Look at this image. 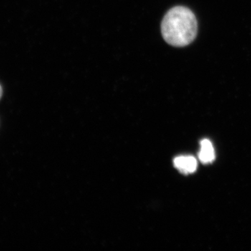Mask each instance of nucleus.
Masks as SVG:
<instances>
[{"label": "nucleus", "instance_id": "f257e3e1", "mask_svg": "<svg viewBox=\"0 0 251 251\" xmlns=\"http://www.w3.org/2000/svg\"><path fill=\"white\" fill-rule=\"evenodd\" d=\"M161 32L163 39L170 45L184 47L191 44L197 36V19L188 8L175 6L165 15Z\"/></svg>", "mask_w": 251, "mask_h": 251}, {"label": "nucleus", "instance_id": "f03ea898", "mask_svg": "<svg viewBox=\"0 0 251 251\" xmlns=\"http://www.w3.org/2000/svg\"><path fill=\"white\" fill-rule=\"evenodd\" d=\"M174 166L182 174H192L197 170L198 162L192 156H179L174 159Z\"/></svg>", "mask_w": 251, "mask_h": 251}, {"label": "nucleus", "instance_id": "7ed1b4c3", "mask_svg": "<svg viewBox=\"0 0 251 251\" xmlns=\"http://www.w3.org/2000/svg\"><path fill=\"white\" fill-rule=\"evenodd\" d=\"M198 158L203 164H209L215 160V151L210 140L203 139L201 142V150L198 153Z\"/></svg>", "mask_w": 251, "mask_h": 251}, {"label": "nucleus", "instance_id": "20e7f679", "mask_svg": "<svg viewBox=\"0 0 251 251\" xmlns=\"http://www.w3.org/2000/svg\"><path fill=\"white\" fill-rule=\"evenodd\" d=\"M2 88H1V86L0 85V99H1V96H2Z\"/></svg>", "mask_w": 251, "mask_h": 251}]
</instances>
